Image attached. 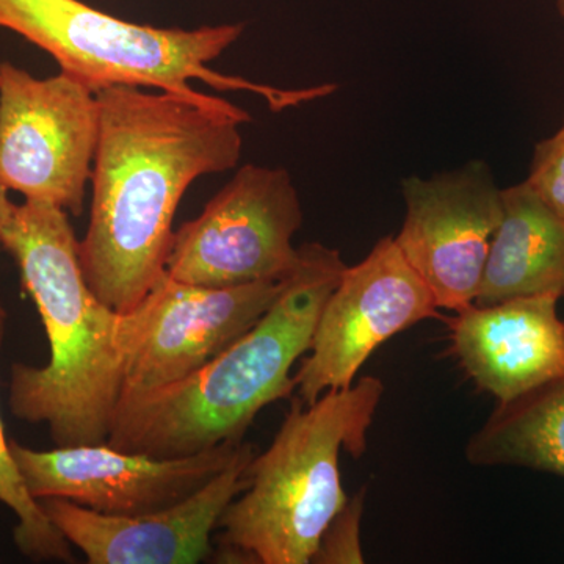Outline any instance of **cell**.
Instances as JSON below:
<instances>
[{
  "instance_id": "1",
  "label": "cell",
  "mask_w": 564,
  "mask_h": 564,
  "mask_svg": "<svg viewBox=\"0 0 564 564\" xmlns=\"http://www.w3.org/2000/svg\"><path fill=\"white\" fill-rule=\"evenodd\" d=\"M99 137L82 272L110 310L129 314L165 273L182 196L204 174L234 169L248 111L140 87L96 93Z\"/></svg>"
},
{
  "instance_id": "2",
  "label": "cell",
  "mask_w": 564,
  "mask_h": 564,
  "mask_svg": "<svg viewBox=\"0 0 564 564\" xmlns=\"http://www.w3.org/2000/svg\"><path fill=\"white\" fill-rule=\"evenodd\" d=\"M79 242L68 212L29 199L14 204L2 237L51 348L44 367H11L10 410L20 421L46 425L57 447L107 443L126 356L143 317L140 306L117 313L91 292Z\"/></svg>"
},
{
  "instance_id": "3",
  "label": "cell",
  "mask_w": 564,
  "mask_h": 564,
  "mask_svg": "<svg viewBox=\"0 0 564 564\" xmlns=\"http://www.w3.org/2000/svg\"><path fill=\"white\" fill-rule=\"evenodd\" d=\"M345 267L334 248L302 245L299 263L261 321L191 377L121 400L107 444L128 454L184 458L240 443L263 408L292 395V367L310 351Z\"/></svg>"
},
{
  "instance_id": "4",
  "label": "cell",
  "mask_w": 564,
  "mask_h": 564,
  "mask_svg": "<svg viewBox=\"0 0 564 564\" xmlns=\"http://www.w3.org/2000/svg\"><path fill=\"white\" fill-rule=\"evenodd\" d=\"M384 386L366 377L314 403H293L273 443L252 458L250 485L223 513L212 562L311 563L323 533L348 497L345 451L361 458Z\"/></svg>"
},
{
  "instance_id": "5",
  "label": "cell",
  "mask_w": 564,
  "mask_h": 564,
  "mask_svg": "<svg viewBox=\"0 0 564 564\" xmlns=\"http://www.w3.org/2000/svg\"><path fill=\"white\" fill-rule=\"evenodd\" d=\"M0 28L46 51L62 73L95 93L110 87L155 88L209 101L214 96L191 85L199 80L218 91L252 93L270 110L282 111L337 90L334 84L282 90L210 69L207 65L242 36L243 24L162 29L121 20L82 0H0Z\"/></svg>"
},
{
  "instance_id": "6",
  "label": "cell",
  "mask_w": 564,
  "mask_h": 564,
  "mask_svg": "<svg viewBox=\"0 0 564 564\" xmlns=\"http://www.w3.org/2000/svg\"><path fill=\"white\" fill-rule=\"evenodd\" d=\"M303 207L291 173L243 165L195 220L174 231L165 273L206 288L284 280L299 263Z\"/></svg>"
},
{
  "instance_id": "7",
  "label": "cell",
  "mask_w": 564,
  "mask_h": 564,
  "mask_svg": "<svg viewBox=\"0 0 564 564\" xmlns=\"http://www.w3.org/2000/svg\"><path fill=\"white\" fill-rule=\"evenodd\" d=\"M99 137L96 93L66 73L0 63V182L79 217Z\"/></svg>"
},
{
  "instance_id": "8",
  "label": "cell",
  "mask_w": 564,
  "mask_h": 564,
  "mask_svg": "<svg viewBox=\"0 0 564 564\" xmlns=\"http://www.w3.org/2000/svg\"><path fill=\"white\" fill-rule=\"evenodd\" d=\"M429 285L397 247L378 240L366 259L345 267L326 300L311 355L293 375L299 400L314 403L328 391L350 388L370 355L395 334L441 317Z\"/></svg>"
},
{
  "instance_id": "9",
  "label": "cell",
  "mask_w": 564,
  "mask_h": 564,
  "mask_svg": "<svg viewBox=\"0 0 564 564\" xmlns=\"http://www.w3.org/2000/svg\"><path fill=\"white\" fill-rule=\"evenodd\" d=\"M285 281L206 288L163 273L140 303L143 317L126 356L120 402L177 383L217 358L261 321Z\"/></svg>"
},
{
  "instance_id": "10",
  "label": "cell",
  "mask_w": 564,
  "mask_h": 564,
  "mask_svg": "<svg viewBox=\"0 0 564 564\" xmlns=\"http://www.w3.org/2000/svg\"><path fill=\"white\" fill-rule=\"evenodd\" d=\"M406 215L393 237L433 292L440 310L459 311L477 299L494 232L502 218V191L491 169L474 161L429 180L402 181Z\"/></svg>"
},
{
  "instance_id": "11",
  "label": "cell",
  "mask_w": 564,
  "mask_h": 564,
  "mask_svg": "<svg viewBox=\"0 0 564 564\" xmlns=\"http://www.w3.org/2000/svg\"><path fill=\"white\" fill-rule=\"evenodd\" d=\"M11 456L35 500L61 497L110 516H139L187 499L242 454L226 443L184 458L128 454L109 444L33 451L9 441Z\"/></svg>"
},
{
  "instance_id": "12",
  "label": "cell",
  "mask_w": 564,
  "mask_h": 564,
  "mask_svg": "<svg viewBox=\"0 0 564 564\" xmlns=\"http://www.w3.org/2000/svg\"><path fill=\"white\" fill-rule=\"evenodd\" d=\"M252 444L187 499L139 516L98 513L61 497L39 500L58 532L90 564H193L212 560V533L223 513L250 485Z\"/></svg>"
},
{
  "instance_id": "13",
  "label": "cell",
  "mask_w": 564,
  "mask_h": 564,
  "mask_svg": "<svg viewBox=\"0 0 564 564\" xmlns=\"http://www.w3.org/2000/svg\"><path fill=\"white\" fill-rule=\"evenodd\" d=\"M560 296L534 295L456 311L452 350L481 391L510 402L564 375Z\"/></svg>"
},
{
  "instance_id": "14",
  "label": "cell",
  "mask_w": 564,
  "mask_h": 564,
  "mask_svg": "<svg viewBox=\"0 0 564 564\" xmlns=\"http://www.w3.org/2000/svg\"><path fill=\"white\" fill-rule=\"evenodd\" d=\"M564 288V220L525 184L503 188L502 218L494 232L475 304L558 295Z\"/></svg>"
},
{
  "instance_id": "15",
  "label": "cell",
  "mask_w": 564,
  "mask_h": 564,
  "mask_svg": "<svg viewBox=\"0 0 564 564\" xmlns=\"http://www.w3.org/2000/svg\"><path fill=\"white\" fill-rule=\"evenodd\" d=\"M474 466H518L564 477V375L499 403L466 445Z\"/></svg>"
},
{
  "instance_id": "16",
  "label": "cell",
  "mask_w": 564,
  "mask_h": 564,
  "mask_svg": "<svg viewBox=\"0 0 564 564\" xmlns=\"http://www.w3.org/2000/svg\"><path fill=\"white\" fill-rule=\"evenodd\" d=\"M7 311L0 304V345L6 336ZM0 502L17 514L18 525L14 527V543L21 554L33 562L73 563L69 541L57 527L52 524L44 514L39 500L33 499L28 486L22 480L20 469L11 456L10 444L3 433L2 417H0Z\"/></svg>"
},
{
  "instance_id": "17",
  "label": "cell",
  "mask_w": 564,
  "mask_h": 564,
  "mask_svg": "<svg viewBox=\"0 0 564 564\" xmlns=\"http://www.w3.org/2000/svg\"><path fill=\"white\" fill-rule=\"evenodd\" d=\"M362 491L352 496L343 510L334 516L328 529L323 533L321 544L311 560L317 564H361V518L364 513Z\"/></svg>"
},
{
  "instance_id": "18",
  "label": "cell",
  "mask_w": 564,
  "mask_h": 564,
  "mask_svg": "<svg viewBox=\"0 0 564 564\" xmlns=\"http://www.w3.org/2000/svg\"><path fill=\"white\" fill-rule=\"evenodd\" d=\"M524 182L564 220V120L554 135L534 148Z\"/></svg>"
},
{
  "instance_id": "19",
  "label": "cell",
  "mask_w": 564,
  "mask_h": 564,
  "mask_svg": "<svg viewBox=\"0 0 564 564\" xmlns=\"http://www.w3.org/2000/svg\"><path fill=\"white\" fill-rule=\"evenodd\" d=\"M14 204L9 199V188L0 182V247H2L3 229L10 220Z\"/></svg>"
},
{
  "instance_id": "20",
  "label": "cell",
  "mask_w": 564,
  "mask_h": 564,
  "mask_svg": "<svg viewBox=\"0 0 564 564\" xmlns=\"http://www.w3.org/2000/svg\"><path fill=\"white\" fill-rule=\"evenodd\" d=\"M556 9H558L560 14L564 18V0H556Z\"/></svg>"
},
{
  "instance_id": "21",
  "label": "cell",
  "mask_w": 564,
  "mask_h": 564,
  "mask_svg": "<svg viewBox=\"0 0 564 564\" xmlns=\"http://www.w3.org/2000/svg\"><path fill=\"white\" fill-rule=\"evenodd\" d=\"M562 296H564V288H563V293H562Z\"/></svg>"
}]
</instances>
